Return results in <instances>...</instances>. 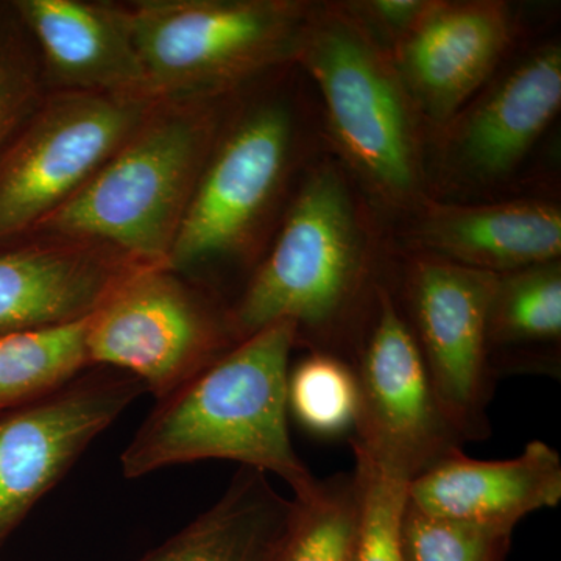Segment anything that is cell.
I'll list each match as a JSON object with an SVG mask.
<instances>
[{"mask_svg": "<svg viewBox=\"0 0 561 561\" xmlns=\"http://www.w3.org/2000/svg\"><path fill=\"white\" fill-rule=\"evenodd\" d=\"M379 217L341 162L320 154L302 173L271 245L230 305L239 342L294 321L297 346L353 365L390 272Z\"/></svg>", "mask_w": 561, "mask_h": 561, "instance_id": "1", "label": "cell"}, {"mask_svg": "<svg viewBox=\"0 0 561 561\" xmlns=\"http://www.w3.org/2000/svg\"><path fill=\"white\" fill-rule=\"evenodd\" d=\"M295 68L319 94L332 157L376 216L412 217L432 198L430 130L391 51L346 2L312 3Z\"/></svg>", "mask_w": 561, "mask_h": 561, "instance_id": "2", "label": "cell"}, {"mask_svg": "<svg viewBox=\"0 0 561 561\" xmlns=\"http://www.w3.org/2000/svg\"><path fill=\"white\" fill-rule=\"evenodd\" d=\"M297 327L283 320L232 346L157 400L121 456L127 479L203 460H232L283 479L297 500L319 479L291 445L287 381Z\"/></svg>", "mask_w": 561, "mask_h": 561, "instance_id": "3", "label": "cell"}, {"mask_svg": "<svg viewBox=\"0 0 561 561\" xmlns=\"http://www.w3.org/2000/svg\"><path fill=\"white\" fill-rule=\"evenodd\" d=\"M312 114L297 92L236 101L210 151L168 260L172 271L217 265L254 271L295 187L319 157Z\"/></svg>", "mask_w": 561, "mask_h": 561, "instance_id": "4", "label": "cell"}, {"mask_svg": "<svg viewBox=\"0 0 561 561\" xmlns=\"http://www.w3.org/2000/svg\"><path fill=\"white\" fill-rule=\"evenodd\" d=\"M238 98L158 102L101 171L31 234L108 243L146 264L168 267L203 169Z\"/></svg>", "mask_w": 561, "mask_h": 561, "instance_id": "5", "label": "cell"}, {"mask_svg": "<svg viewBox=\"0 0 561 561\" xmlns=\"http://www.w3.org/2000/svg\"><path fill=\"white\" fill-rule=\"evenodd\" d=\"M131 32L151 98L214 101L295 66L312 2L136 0Z\"/></svg>", "mask_w": 561, "mask_h": 561, "instance_id": "6", "label": "cell"}, {"mask_svg": "<svg viewBox=\"0 0 561 561\" xmlns=\"http://www.w3.org/2000/svg\"><path fill=\"white\" fill-rule=\"evenodd\" d=\"M228 308L191 276L144 268L91 317V367L128 373L161 400L238 345Z\"/></svg>", "mask_w": 561, "mask_h": 561, "instance_id": "7", "label": "cell"}, {"mask_svg": "<svg viewBox=\"0 0 561 561\" xmlns=\"http://www.w3.org/2000/svg\"><path fill=\"white\" fill-rule=\"evenodd\" d=\"M158 102L140 94L47 92L0 157V243L31 234L70 201Z\"/></svg>", "mask_w": 561, "mask_h": 561, "instance_id": "8", "label": "cell"}, {"mask_svg": "<svg viewBox=\"0 0 561 561\" xmlns=\"http://www.w3.org/2000/svg\"><path fill=\"white\" fill-rule=\"evenodd\" d=\"M561 108V46L513 54L427 146L435 201L468 203L518 173Z\"/></svg>", "mask_w": 561, "mask_h": 561, "instance_id": "9", "label": "cell"}, {"mask_svg": "<svg viewBox=\"0 0 561 561\" xmlns=\"http://www.w3.org/2000/svg\"><path fill=\"white\" fill-rule=\"evenodd\" d=\"M496 276L402 251L390 287L449 426L461 443L489 437L494 379L486 359V313Z\"/></svg>", "mask_w": 561, "mask_h": 561, "instance_id": "10", "label": "cell"}, {"mask_svg": "<svg viewBox=\"0 0 561 561\" xmlns=\"http://www.w3.org/2000/svg\"><path fill=\"white\" fill-rule=\"evenodd\" d=\"M353 368L359 387L353 453L413 481L461 449L394 300L390 276L379 287Z\"/></svg>", "mask_w": 561, "mask_h": 561, "instance_id": "11", "label": "cell"}, {"mask_svg": "<svg viewBox=\"0 0 561 561\" xmlns=\"http://www.w3.org/2000/svg\"><path fill=\"white\" fill-rule=\"evenodd\" d=\"M146 393L128 373L92 367L47 397L0 413V549L95 438Z\"/></svg>", "mask_w": 561, "mask_h": 561, "instance_id": "12", "label": "cell"}, {"mask_svg": "<svg viewBox=\"0 0 561 561\" xmlns=\"http://www.w3.org/2000/svg\"><path fill=\"white\" fill-rule=\"evenodd\" d=\"M522 21L504 0H434L391 50L430 138L515 54Z\"/></svg>", "mask_w": 561, "mask_h": 561, "instance_id": "13", "label": "cell"}, {"mask_svg": "<svg viewBox=\"0 0 561 561\" xmlns=\"http://www.w3.org/2000/svg\"><path fill=\"white\" fill-rule=\"evenodd\" d=\"M147 267L158 265L87 239L31 234L0 243V335L90 319Z\"/></svg>", "mask_w": 561, "mask_h": 561, "instance_id": "14", "label": "cell"}, {"mask_svg": "<svg viewBox=\"0 0 561 561\" xmlns=\"http://www.w3.org/2000/svg\"><path fill=\"white\" fill-rule=\"evenodd\" d=\"M405 224L402 251L493 275L560 260L561 208L546 198L478 203L430 198Z\"/></svg>", "mask_w": 561, "mask_h": 561, "instance_id": "15", "label": "cell"}, {"mask_svg": "<svg viewBox=\"0 0 561 561\" xmlns=\"http://www.w3.org/2000/svg\"><path fill=\"white\" fill-rule=\"evenodd\" d=\"M13 5L38 51L47 91L150 95L127 3L13 0Z\"/></svg>", "mask_w": 561, "mask_h": 561, "instance_id": "16", "label": "cell"}, {"mask_svg": "<svg viewBox=\"0 0 561 561\" xmlns=\"http://www.w3.org/2000/svg\"><path fill=\"white\" fill-rule=\"evenodd\" d=\"M560 500V454L540 440L511 460H474L459 449L409 486L416 511L512 531L524 516Z\"/></svg>", "mask_w": 561, "mask_h": 561, "instance_id": "17", "label": "cell"}, {"mask_svg": "<svg viewBox=\"0 0 561 561\" xmlns=\"http://www.w3.org/2000/svg\"><path fill=\"white\" fill-rule=\"evenodd\" d=\"M486 359L494 379L561 375V262L496 276L486 313Z\"/></svg>", "mask_w": 561, "mask_h": 561, "instance_id": "18", "label": "cell"}, {"mask_svg": "<svg viewBox=\"0 0 561 561\" xmlns=\"http://www.w3.org/2000/svg\"><path fill=\"white\" fill-rule=\"evenodd\" d=\"M291 508L265 472L241 467L208 511L138 561H271Z\"/></svg>", "mask_w": 561, "mask_h": 561, "instance_id": "19", "label": "cell"}, {"mask_svg": "<svg viewBox=\"0 0 561 561\" xmlns=\"http://www.w3.org/2000/svg\"><path fill=\"white\" fill-rule=\"evenodd\" d=\"M90 319L0 335V413L38 401L92 368L87 348Z\"/></svg>", "mask_w": 561, "mask_h": 561, "instance_id": "20", "label": "cell"}, {"mask_svg": "<svg viewBox=\"0 0 561 561\" xmlns=\"http://www.w3.org/2000/svg\"><path fill=\"white\" fill-rule=\"evenodd\" d=\"M359 515L354 470L319 479L311 494L294 497L289 523L271 561H354Z\"/></svg>", "mask_w": 561, "mask_h": 561, "instance_id": "21", "label": "cell"}, {"mask_svg": "<svg viewBox=\"0 0 561 561\" xmlns=\"http://www.w3.org/2000/svg\"><path fill=\"white\" fill-rule=\"evenodd\" d=\"M287 409L316 437L353 434L359 413L353 365L332 354L309 351L289 371Z\"/></svg>", "mask_w": 561, "mask_h": 561, "instance_id": "22", "label": "cell"}, {"mask_svg": "<svg viewBox=\"0 0 561 561\" xmlns=\"http://www.w3.org/2000/svg\"><path fill=\"white\" fill-rule=\"evenodd\" d=\"M354 472L360 489L359 529L354 561H404L402 522L409 505L411 482L354 453Z\"/></svg>", "mask_w": 561, "mask_h": 561, "instance_id": "23", "label": "cell"}, {"mask_svg": "<svg viewBox=\"0 0 561 561\" xmlns=\"http://www.w3.org/2000/svg\"><path fill=\"white\" fill-rule=\"evenodd\" d=\"M38 51L11 2H0V157L47 94Z\"/></svg>", "mask_w": 561, "mask_h": 561, "instance_id": "24", "label": "cell"}, {"mask_svg": "<svg viewBox=\"0 0 561 561\" xmlns=\"http://www.w3.org/2000/svg\"><path fill=\"white\" fill-rule=\"evenodd\" d=\"M512 530L427 515L413 508L402 522L404 561H505Z\"/></svg>", "mask_w": 561, "mask_h": 561, "instance_id": "25", "label": "cell"}, {"mask_svg": "<svg viewBox=\"0 0 561 561\" xmlns=\"http://www.w3.org/2000/svg\"><path fill=\"white\" fill-rule=\"evenodd\" d=\"M434 0H351L348 9L390 51L423 20Z\"/></svg>", "mask_w": 561, "mask_h": 561, "instance_id": "26", "label": "cell"}]
</instances>
